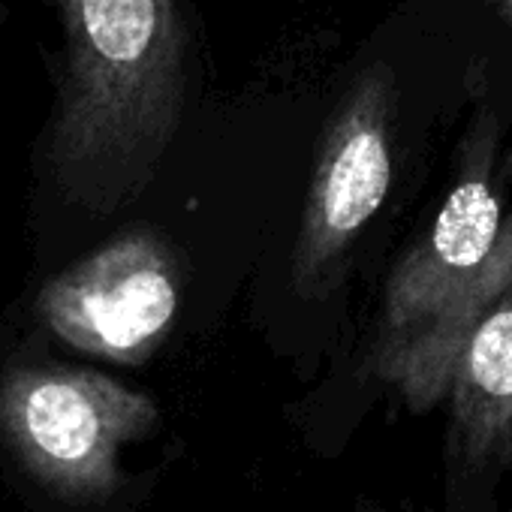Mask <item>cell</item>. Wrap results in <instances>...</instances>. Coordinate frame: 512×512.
Returning a JSON list of instances; mask_svg holds the SVG:
<instances>
[{"label": "cell", "instance_id": "obj_1", "mask_svg": "<svg viewBox=\"0 0 512 512\" xmlns=\"http://www.w3.org/2000/svg\"><path fill=\"white\" fill-rule=\"evenodd\" d=\"M64 67L46 160L64 199L109 214L169 151L187 94L181 0H52Z\"/></svg>", "mask_w": 512, "mask_h": 512}, {"label": "cell", "instance_id": "obj_2", "mask_svg": "<svg viewBox=\"0 0 512 512\" xmlns=\"http://www.w3.org/2000/svg\"><path fill=\"white\" fill-rule=\"evenodd\" d=\"M494 157L497 121L485 109L461 139L437 217L383 287L371 371L413 413L446 401L461 350L512 287V211L500 205Z\"/></svg>", "mask_w": 512, "mask_h": 512}, {"label": "cell", "instance_id": "obj_3", "mask_svg": "<svg viewBox=\"0 0 512 512\" xmlns=\"http://www.w3.org/2000/svg\"><path fill=\"white\" fill-rule=\"evenodd\" d=\"M160 425L148 392L97 368L52 356L0 365V470L34 512H133L148 479L127 455Z\"/></svg>", "mask_w": 512, "mask_h": 512}, {"label": "cell", "instance_id": "obj_4", "mask_svg": "<svg viewBox=\"0 0 512 512\" xmlns=\"http://www.w3.org/2000/svg\"><path fill=\"white\" fill-rule=\"evenodd\" d=\"M398 79L389 64L365 67L326 121L317 145L290 281L302 299L326 296L392 187Z\"/></svg>", "mask_w": 512, "mask_h": 512}, {"label": "cell", "instance_id": "obj_5", "mask_svg": "<svg viewBox=\"0 0 512 512\" xmlns=\"http://www.w3.org/2000/svg\"><path fill=\"white\" fill-rule=\"evenodd\" d=\"M181 308V263L154 229H127L43 284L37 323L76 353L115 362H148Z\"/></svg>", "mask_w": 512, "mask_h": 512}, {"label": "cell", "instance_id": "obj_6", "mask_svg": "<svg viewBox=\"0 0 512 512\" xmlns=\"http://www.w3.org/2000/svg\"><path fill=\"white\" fill-rule=\"evenodd\" d=\"M446 404V512H500L512 476V287L461 350Z\"/></svg>", "mask_w": 512, "mask_h": 512}, {"label": "cell", "instance_id": "obj_7", "mask_svg": "<svg viewBox=\"0 0 512 512\" xmlns=\"http://www.w3.org/2000/svg\"><path fill=\"white\" fill-rule=\"evenodd\" d=\"M497 7H500V16H503L506 28L512 31V0H497Z\"/></svg>", "mask_w": 512, "mask_h": 512}, {"label": "cell", "instance_id": "obj_8", "mask_svg": "<svg viewBox=\"0 0 512 512\" xmlns=\"http://www.w3.org/2000/svg\"><path fill=\"white\" fill-rule=\"evenodd\" d=\"M509 512H512V476H509Z\"/></svg>", "mask_w": 512, "mask_h": 512}]
</instances>
